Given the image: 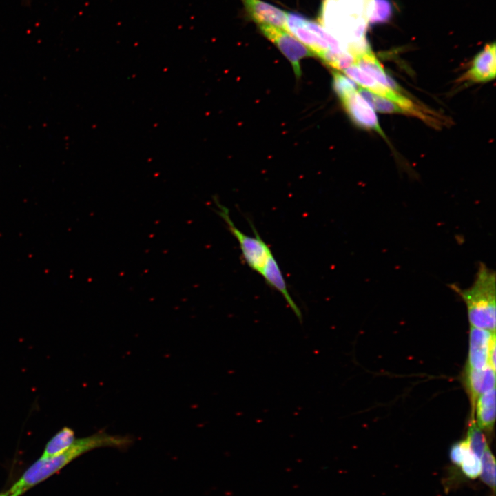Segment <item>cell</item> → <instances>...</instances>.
Returning a JSON list of instances; mask_svg holds the SVG:
<instances>
[{
	"label": "cell",
	"instance_id": "cell-21",
	"mask_svg": "<svg viewBox=\"0 0 496 496\" xmlns=\"http://www.w3.org/2000/svg\"><path fill=\"white\" fill-rule=\"evenodd\" d=\"M460 466L462 473L468 479H475L480 475L481 461L471 451L466 454Z\"/></svg>",
	"mask_w": 496,
	"mask_h": 496
},
{
	"label": "cell",
	"instance_id": "cell-2",
	"mask_svg": "<svg viewBox=\"0 0 496 496\" xmlns=\"http://www.w3.org/2000/svg\"><path fill=\"white\" fill-rule=\"evenodd\" d=\"M132 442V438L128 436L110 435L103 431L76 438L70 448L62 453L49 458L40 457L34 462L8 490L10 495L20 496L88 451L101 447L126 448Z\"/></svg>",
	"mask_w": 496,
	"mask_h": 496
},
{
	"label": "cell",
	"instance_id": "cell-7",
	"mask_svg": "<svg viewBox=\"0 0 496 496\" xmlns=\"http://www.w3.org/2000/svg\"><path fill=\"white\" fill-rule=\"evenodd\" d=\"M340 100L347 114L357 125L364 129L374 130L385 137L376 114L358 90Z\"/></svg>",
	"mask_w": 496,
	"mask_h": 496
},
{
	"label": "cell",
	"instance_id": "cell-3",
	"mask_svg": "<svg viewBox=\"0 0 496 496\" xmlns=\"http://www.w3.org/2000/svg\"><path fill=\"white\" fill-rule=\"evenodd\" d=\"M464 301L472 327L495 331L496 276L483 262H480L474 282L466 289L457 284L448 285Z\"/></svg>",
	"mask_w": 496,
	"mask_h": 496
},
{
	"label": "cell",
	"instance_id": "cell-10",
	"mask_svg": "<svg viewBox=\"0 0 496 496\" xmlns=\"http://www.w3.org/2000/svg\"><path fill=\"white\" fill-rule=\"evenodd\" d=\"M495 331L471 327L468 366L482 369L488 364V353L491 336Z\"/></svg>",
	"mask_w": 496,
	"mask_h": 496
},
{
	"label": "cell",
	"instance_id": "cell-22",
	"mask_svg": "<svg viewBox=\"0 0 496 496\" xmlns=\"http://www.w3.org/2000/svg\"><path fill=\"white\" fill-rule=\"evenodd\" d=\"M471 451L466 440L453 444L450 448L449 457L453 464L460 466L466 454Z\"/></svg>",
	"mask_w": 496,
	"mask_h": 496
},
{
	"label": "cell",
	"instance_id": "cell-1",
	"mask_svg": "<svg viewBox=\"0 0 496 496\" xmlns=\"http://www.w3.org/2000/svg\"><path fill=\"white\" fill-rule=\"evenodd\" d=\"M373 0H324L321 23L355 57L370 50L365 37Z\"/></svg>",
	"mask_w": 496,
	"mask_h": 496
},
{
	"label": "cell",
	"instance_id": "cell-6",
	"mask_svg": "<svg viewBox=\"0 0 496 496\" xmlns=\"http://www.w3.org/2000/svg\"><path fill=\"white\" fill-rule=\"evenodd\" d=\"M260 32L275 44L291 63L297 78L301 76V59L313 54L295 37L286 30L267 24L258 25Z\"/></svg>",
	"mask_w": 496,
	"mask_h": 496
},
{
	"label": "cell",
	"instance_id": "cell-20",
	"mask_svg": "<svg viewBox=\"0 0 496 496\" xmlns=\"http://www.w3.org/2000/svg\"><path fill=\"white\" fill-rule=\"evenodd\" d=\"M333 87L340 99L357 91L355 82L350 78L343 75L340 71L333 70Z\"/></svg>",
	"mask_w": 496,
	"mask_h": 496
},
{
	"label": "cell",
	"instance_id": "cell-5",
	"mask_svg": "<svg viewBox=\"0 0 496 496\" xmlns=\"http://www.w3.org/2000/svg\"><path fill=\"white\" fill-rule=\"evenodd\" d=\"M216 213L226 223L229 231L238 240L244 260L248 266L260 274L269 258L273 254L267 244L262 239L257 230L250 223L254 233V236H248L236 227L229 216V209L216 203Z\"/></svg>",
	"mask_w": 496,
	"mask_h": 496
},
{
	"label": "cell",
	"instance_id": "cell-15",
	"mask_svg": "<svg viewBox=\"0 0 496 496\" xmlns=\"http://www.w3.org/2000/svg\"><path fill=\"white\" fill-rule=\"evenodd\" d=\"M76 440L73 429L64 426L57 431L47 442L41 458H49L56 456L68 448Z\"/></svg>",
	"mask_w": 496,
	"mask_h": 496
},
{
	"label": "cell",
	"instance_id": "cell-12",
	"mask_svg": "<svg viewBox=\"0 0 496 496\" xmlns=\"http://www.w3.org/2000/svg\"><path fill=\"white\" fill-rule=\"evenodd\" d=\"M495 371L489 365L482 369H475L468 366L466 382L473 407H475L476 400L479 395L495 389Z\"/></svg>",
	"mask_w": 496,
	"mask_h": 496
},
{
	"label": "cell",
	"instance_id": "cell-13",
	"mask_svg": "<svg viewBox=\"0 0 496 496\" xmlns=\"http://www.w3.org/2000/svg\"><path fill=\"white\" fill-rule=\"evenodd\" d=\"M355 63L378 83L402 92L401 87L386 74L371 49L358 55Z\"/></svg>",
	"mask_w": 496,
	"mask_h": 496
},
{
	"label": "cell",
	"instance_id": "cell-9",
	"mask_svg": "<svg viewBox=\"0 0 496 496\" xmlns=\"http://www.w3.org/2000/svg\"><path fill=\"white\" fill-rule=\"evenodd\" d=\"M495 44L486 45L474 58L464 80L475 83L489 81L495 77Z\"/></svg>",
	"mask_w": 496,
	"mask_h": 496
},
{
	"label": "cell",
	"instance_id": "cell-23",
	"mask_svg": "<svg viewBox=\"0 0 496 496\" xmlns=\"http://www.w3.org/2000/svg\"><path fill=\"white\" fill-rule=\"evenodd\" d=\"M488 364L495 371V333L492 335L489 343Z\"/></svg>",
	"mask_w": 496,
	"mask_h": 496
},
{
	"label": "cell",
	"instance_id": "cell-19",
	"mask_svg": "<svg viewBox=\"0 0 496 496\" xmlns=\"http://www.w3.org/2000/svg\"><path fill=\"white\" fill-rule=\"evenodd\" d=\"M392 6L389 0H373L369 16V24L386 22L391 17Z\"/></svg>",
	"mask_w": 496,
	"mask_h": 496
},
{
	"label": "cell",
	"instance_id": "cell-14",
	"mask_svg": "<svg viewBox=\"0 0 496 496\" xmlns=\"http://www.w3.org/2000/svg\"><path fill=\"white\" fill-rule=\"evenodd\" d=\"M475 404L477 424L481 429H491L495 420V389L479 395Z\"/></svg>",
	"mask_w": 496,
	"mask_h": 496
},
{
	"label": "cell",
	"instance_id": "cell-8",
	"mask_svg": "<svg viewBox=\"0 0 496 496\" xmlns=\"http://www.w3.org/2000/svg\"><path fill=\"white\" fill-rule=\"evenodd\" d=\"M249 17L258 24H267L287 31V12L262 0H241Z\"/></svg>",
	"mask_w": 496,
	"mask_h": 496
},
{
	"label": "cell",
	"instance_id": "cell-4",
	"mask_svg": "<svg viewBox=\"0 0 496 496\" xmlns=\"http://www.w3.org/2000/svg\"><path fill=\"white\" fill-rule=\"evenodd\" d=\"M287 31L320 59L327 52H349L342 44L320 23L296 12L287 13ZM350 53V52H349Z\"/></svg>",
	"mask_w": 496,
	"mask_h": 496
},
{
	"label": "cell",
	"instance_id": "cell-16",
	"mask_svg": "<svg viewBox=\"0 0 496 496\" xmlns=\"http://www.w3.org/2000/svg\"><path fill=\"white\" fill-rule=\"evenodd\" d=\"M358 92L376 111L386 114H407L406 111L395 102L384 97L375 94L364 88H360Z\"/></svg>",
	"mask_w": 496,
	"mask_h": 496
},
{
	"label": "cell",
	"instance_id": "cell-11",
	"mask_svg": "<svg viewBox=\"0 0 496 496\" xmlns=\"http://www.w3.org/2000/svg\"><path fill=\"white\" fill-rule=\"evenodd\" d=\"M260 275L271 287L282 294L295 316L301 322L302 321L301 311L290 296L281 269L273 254L269 258Z\"/></svg>",
	"mask_w": 496,
	"mask_h": 496
},
{
	"label": "cell",
	"instance_id": "cell-18",
	"mask_svg": "<svg viewBox=\"0 0 496 496\" xmlns=\"http://www.w3.org/2000/svg\"><path fill=\"white\" fill-rule=\"evenodd\" d=\"M481 459V479L484 483L489 486L492 489L493 492L495 493V459L488 447H487L484 451Z\"/></svg>",
	"mask_w": 496,
	"mask_h": 496
},
{
	"label": "cell",
	"instance_id": "cell-17",
	"mask_svg": "<svg viewBox=\"0 0 496 496\" xmlns=\"http://www.w3.org/2000/svg\"><path fill=\"white\" fill-rule=\"evenodd\" d=\"M471 451L479 459L488 447L485 436L475 420H472L466 439Z\"/></svg>",
	"mask_w": 496,
	"mask_h": 496
},
{
	"label": "cell",
	"instance_id": "cell-24",
	"mask_svg": "<svg viewBox=\"0 0 496 496\" xmlns=\"http://www.w3.org/2000/svg\"><path fill=\"white\" fill-rule=\"evenodd\" d=\"M0 496H10V493L8 491L6 493H1Z\"/></svg>",
	"mask_w": 496,
	"mask_h": 496
}]
</instances>
